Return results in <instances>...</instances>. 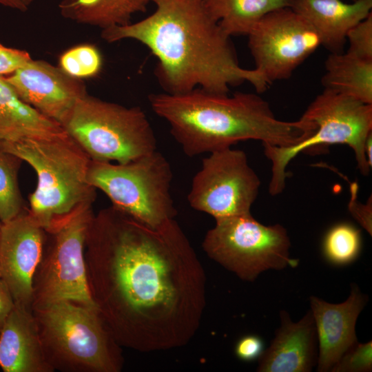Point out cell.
<instances>
[{
    "mask_svg": "<svg viewBox=\"0 0 372 372\" xmlns=\"http://www.w3.org/2000/svg\"><path fill=\"white\" fill-rule=\"evenodd\" d=\"M84 254L92 300L121 347L165 351L194 336L205 274L174 218L153 227L111 205L94 214Z\"/></svg>",
    "mask_w": 372,
    "mask_h": 372,
    "instance_id": "obj_1",
    "label": "cell"
},
{
    "mask_svg": "<svg viewBox=\"0 0 372 372\" xmlns=\"http://www.w3.org/2000/svg\"><path fill=\"white\" fill-rule=\"evenodd\" d=\"M156 6L146 18L101 31L108 43L132 39L158 60L155 75L165 92L196 87L228 94L230 87L249 83L258 93L270 84L255 68L238 63L230 37L208 14L203 0H149Z\"/></svg>",
    "mask_w": 372,
    "mask_h": 372,
    "instance_id": "obj_2",
    "label": "cell"
},
{
    "mask_svg": "<svg viewBox=\"0 0 372 372\" xmlns=\"http://www.w3.org/2000/svg\"><path fill=\"white\" fill-rule=\"evenodd\" d=\"M148 99L152 110L167 122L170 133L189 157L250 139L291 146L315 130L303 116L295 121L278 119L269 103L252 93L229 96L196 87L181 94H152Z\"/></svg>",
    "mask_w": 372,
    "mask_h": 372,
    "instance_id": "obj_3",
    "label": "cell"
},
{
    "mask_svg": "<svg viewBox=\"0 0 372 372\" xmlns=\"http://www.w3.org/2000/svg\"><path fill=\"white\" fill-rule=\"evenodd\" d=\"M0 151L15 155L36 172L28 209L44 229L79 206L94 203L96 189L87 180L91 159L67 132L4 144Z\"/></svg>",
    "mask_w": 372,
    "mask_h": 372,
    "instance_id": "obj_4",
    "label": "cell"
},
{
    "mask_svg": "<svg viewBox=\"0 0 372 372\" xmlns=\"http://www.w3.org/2000/svg\"><path fill=\"white\" fill-rule=\"evenodd\" d=\"M32 312L45 360L53 372L121 370V347L96 309L61 301Z\"/></svg>",
    "mask_w": 372,
    "mask_h": 372,
    "instance_id": "obj_5",
    "label": "cell"
},
{
    "mask_svg": "<svg viewBox=\"0 0 372 372\" xmlns=\"http://www.w3.org/2000/svg\"><path fill=\"white\" fill-rule=\"evenodd\" d=\"M91 161L125 163L156 150V138L144 111L88 93L63 125Z\"/></svg>",
    "mask_w": 372,
    "mask_h": 372,
    "instance_id": "obj_6",
    "label": "cell"
},
{
    "mask_svg": "<svg viewBox=\"0 0 372 372\" xmlns=\"http://www.w3.org/2000/svg\"><path fill=\"white\" fill-rule=\"evenodd\" d=\"M302 116L316 127L313 134L299 142L278 147L262 144L265 155L271 162L269 192H282L289 176L286 168L301 152L333 144H345L354 152L358 168L364 176L369 173L365 153L366 141L372 133V104L324 89L309 104Z\"/></svg>",
    "mask_w": 372,
    "mask_h": 372,
    "instance_id": "obj_7",
    "label": "cell"
},
{
    "mask_svg": "<svg viewBox=\"0 0 372 372\" xmlns=\"http://www.w3.org/2000/svg\"><path fill=\"white\" fill-rule=\"evenodd\" d=\"M92 205L79 206L45 229L43 254L32 280V311L61 301L96 309L84 254L87 233L94 216Z\"/></svg>",
    "mask_w": 372,
    "mask_h": 372,
    "instance_id": "obj_8",
    "label": "cell"
},
{
    "mask_svg": "<svg viewBox=\"0 0 372 372\" xmlns=\"http://www.w3.org/2000/svg\"><path fill=\"white\" fill-rule=\"evenodd\" d=\"M172 176L169 163L157 150L125 163L91 161L87 173L90 185L112 207L153 227L177 214L170 193Z\"/></svg>",
    "mask_w": 372,
    "mask_h": 372,
    "instance_id": "obj_9",
    "label": "cell"
},
{
    "mask_svg": "<svg viewBox=\"0 0 372 372\" xmlns=\"http://www.w3.org/2000/svg\"><path fill=\"white\" fill-rule=\"evenodd\" d=\"M203 249L207 255L245 281L263 271L298 265L290 258V240L279 224L265 225L250 214L216 220L207 231Z\"/></svg>",
    "mask_w": 372,
    "mask_h": 372,
    "instance_id": "obj_10",
    "label": "cell"
},
{
    "mask_svg": "<svg viewBox=\"0 0 372 372\" xmlns=\"http://www.w3.org/2000/svg\"><path fill=\"white\" fill-rule=\"evenodd\" d=\"M260 180L244 151L225 148L209 153L192 178L189 205L215 220L250 214Z\"/></svg>",
    "mask_w": 372,
    "mask_h": 372,
    "instance_id": "obj_11",
    "label": "cell"
},
{
    "mask_svg": "<svg viewBox=\"0 0 372 372\" xmlns=\"http://www.w3.org/2000/svg\"><path fill=\"white\" fill-rule=\"evenodd\" d=\"M247 36L255 69L270 85L289 79L322 45L314 28L290 8L265 15Z\"/></svg>",
    "mask_w": 372,
    "mask_h": 372,
    "instance_id": "obj_12",
    "label": "cell"
},
{
    "mask_svg": "<svg viewBox=\"0 0 372 372\" xmlns=\"http://www.w3.org/2000/svg\"><path fill=\"white\" fill-rule=\"evenodd\" d=\"M45 239V229L28 208L2 223L0 277L10 289L14 303L30 310L33 277L42 257Z\"/></svg>",
    "mask_w": 372,
    "mask_h": 372,
    "instance_id": "obj_13",
    "label": "cell"
},
{
    "mask_svg": "<svg viewBox=\"0 0 372 372\" xmlns=\"http://www.w3.org/2000/svg\"><path fill=\"white\" fill-rule=\"evenodd\" d=\"M3 77L23 102L62 126L76 103L87 94L79 79L41 60L32 59Z\"/></svg>",
    "mask_w": 372,
    "mask_h": 372,
    "instance_id": "obj_14",
    "label": "cell"
},
{
    "mask_svg": "<svg viewBox=\"0 0 372 372\" xmlns=\"http://www.w3.org/2000/svg\"><path fill=\"white\" fill-rule=\"evenodd\" d=\"M368 299L355 284L351 285L349 296L341 303L310 297L318 344L317 371H331L344 352L358 342L355 324Z\"/></svg>",
    "mask_w": 372,
    "mask_h": 372,
    "instance_id": "obj_15",
    "label": "cell"
},
{
    "mask_svg": "<svg viewBox=\"0 0 372 372\" xmlns=\"http://www.w3.org/2000/svg\"><path fill=\"white\" fill-rule=\"evenodd\" d=\"M280 326L271 345L258 358L259 372H310L317 365L318 347L311 310L298 322L280 311Z\"/></svg>",
    "mask_w": 372,
    "mask_h": 372,
    "instance_id": "obj_16",
    "label": "cell"
},
{
    "mask_svg": "<svg viewBox=\"0 0 372 372\" xmlns=\"http://www.w3.org/2000/svg\"><path fill=\"white\" fill-rule=\"evenodd\" d=\"M290 8L314 28L330 53H340L348 32L372 13V0H292Z\"/></svg>",
    "mask_w": 372,
    "mask_h": 372,
    "instance_id": "obj_17",
    "label": "cell"
},
{
    "mask_svg": "<svg viewBox=\"0 0 372 372\" xmlns=\"http://www.w3.org/2000/svg\"><path fill=\"white\" fill-rule=\"evenodd\" d=\"M0 367L4 372H53L32 311L17 304L0 333Z\"/></svg>",
    "mask_w": 372,
    "mask_h": 372,
    "instance_id": "obj_18",
    "label": "cell"
},
{
    "mask_svg": "<svg viewBox=\"0 0 372 372\" xmlns=\"http://www.w3.org/2000/svg\"><path fill=\"white\" fill-rule=\"evenodd\" d=\"M66 132L59 123L25 104L0 76V146Z\"/></svg>",
    "mask_w": 372,
    "mask_h": 372,
    "instance_id": "obj_19",
    "label": "cell"
},
{
    "mask_svg": "<svg viewBox=\"0 0 372 372\" xmlns=\"http://www.w3.org/2000/svg\"><path fill=\"white\" fill-rule=\"evenodd\" d=\"M321 79L324 89L372 104V60L348 52L330 53Z\"/></svg>",
    "mask_w": 372,
    "mask_h": 372,
    "instance_id": "obj_20",
    "label": "cell"
},
{
    "mask_svg": "<svg viewBox=\"0 0 372 372\" xmlns=\"http://www.w3.org/2000/svg\"><path fill=\"white\" fill-rule=\"evenodd\" d=\"M149 0H61V15L77 23L102 30L131 23L134 14L145 12Z\"/></svg>",
    "mask_w": 372,
    "mask_h": 372,
    "instance_id": "obj_21",
    "label": "cell"
},
{
    "mask_svg": "<svg viewBox=\"0 0 372 372\" xmlns=\"http://www.w3.org/2000/svg\"><path fill=\"white\" fill-rule=\"evenodd\" d=\"M292 0H203L208 14L229 37L247 35L268 13L290 8Z\"/></svg>",
    "mask_w": 372,
    "mask_h": 372,
    "instance_id": "obj_22",
    "label": "cell"
},
{
    "mask_svg": "<svg viewBox=\"0 0 372 372\" xmlns=\"http://www.w3.org/2000/svg\"><path fill=\"white\" fill-rule=\"evenodd\" d=\"M22 162L15 155L0 151V219L2 223L17 217L27 208L18 182Z\"/></svg>",
    "mask_w": 372,
    "mask_h": 372,
    "instance_id": "obj_23",
    "label": "cell"
},
{
    "mask_svg": "<svg viewBox=\"0 0 372 372\" xmlns=\"http://www.w3.org/2000/svg\"><path fill=\"white\" fill-rule=\"evenodd\" d=\"M361 245L360 231L349 223H342L327 231L323 240L322 251L329 263L343 266L357 259Z\"/></svg>",
    "mask_w": 372,
    "mask_h": 372,
    "instance_id": "obj_24",
    "label": "cell"
},
{
    "mask_svg": "<svg viewBox=\"0 0 372 372\" xmlns=\"http://www.w3.org/2000/svg\"><path fill=\"white\" fill-rule=\"evenodd\" d=\"M59 65L63 71L72 77H91L100 72L102 56L95 46L81 45L65 52L60 57Z\"/></svg>",
    "mask_w": 372,
    "mask_h": 372,
    "instance_id": "obj_25",
    "label": "cell"
},
{
    "mask_svg": "<svg viewBox=\"0 0 372 372\" xmlns=\"http://www.w3.org/2000/svg\"><path fill=\"white\" fill-rule=\"evenodd\" d=\"M372 370V342H356L341 356L331 372H369Z\"/></svg>",
    "mask_w": 372,
    "mask_h": 372,
    "instance_id": "obj_26",
    "label": "cell"
},
{
    "mask_svg": "<svg viewBox=\"0 0 372 372\" xmlns=\"http://www.w3.org/2000/svg\"><path fill=\"white\" fill-rule=\"evenodd\" d=\"M348 52L360 58L372 60V13L353 26L347 34Z\"/></svg>",
    "mask_w": 372,
    "mask_h": 372,
    "instance_id": "obj_27",
    "label": "cell"
},
{
    "mask_svg": "<svg viewBox=\"0 0 372 372\" xmlns=\"http://www.w3.org/2000/svg\"><path fill=\"white\" fill-rule=\"evenodd\" d=\"M31 59L27 51L8 48L0 43V76L12 74Z\"/></svg>",
    "mask_w": 372,
    "mask_h": 372,
    "instance_id": "obj_28",
    "label": "cell"
},
{
    "mask_svg": "<svg viewBox=\"0 0 372 372\" xmlns=\"http://www.w3.org/2000/svg\"><path fill=\"white\" fill-rule=\"evenodd\" d=\"M351 198L348 205L352 216L371 236L372 234V201L370 196L366 204L358 201V185L355 183L351 184Z\"/></svg>",
    "mask_w": 372,
    "mask_h": 372,
    "instance_id": "obj_29",
    "label": "cell"
},
{
    "mask_svg": "<svg viewBox=\"0 0 372 372\" xmlns=\"http://www.w3.org/2000/svg\"><path fill=\"white\" fill-rule=\"evenodd\" d=\"M264 351L261 338L255 335L241 338L237 342L235 352L238 358L244 361L258 359Z\"/></svg>",
    "mask_w": 372,
    "mask_h": 372,
    "instance_id": "obj_30",
    "label": "cell"
},
{
    "mask_svg": "<svg viewBox=\"0 0 372 372\" xmlns=\"http://www.w3.org/2000/svg\"><path fill=\"white\" fill-rule=\"evenodd\" d=\"M14 304L10 289L0 277V333Z\"/></svg>",
    "mask_w": 372,
    "mask_h": 372,
    "instance_id": "obj_31",
    "label": "cell"
},
{
    "mask_svg": "<svg viewBox=\"0 0 372 372\" xmlns=\"http://www.w3.org/2000/svg\"><path fill=\"white\" fill-rule=\"evenodd\" d=\"M0 6L20 12H25L28 10L21 0H0Z\"/></svg>",
    "mask_w": 372,
    "mask_h": 372,
    "instance_id": "obj_32",
    "label": "cell"
},
{
    "mask_svg": "<svg viewBox=\"0 0 372 372\" xmlns=\"http://www.w3.org/2000/svg\"><path fill=\"white\" fill-rule=\"evenodd\" d=\"M371 147H372V133L370 134L369 136H368L366 141V145H365L366 156L367 161L371 167L372 165Z\"/></svg>",
    "mask_w": 372,
    "mask_h": 372,
    "instance_id": "obj_33",
    "label": "cell"
},
{
    "mask_svg": "<svg viewBox=\"0 0 372 372\" xmlns=\"http://www.w3.org/2000/svg\"><path fill=\"white\" fill-rule=\"evenodd\" d=\"M36 0H21V1L28 8Z\"/></svg>",
    "mask_w": 372,
    "mask_h": 372,
    "instance_id": "obj_34",
    "label": "cell"
},
{
    "mask_svg": "<svg viewBox=\"0 0 372 372\" xmlns=\"http://www.w3.org/2000/svg\"><path fill=\"white\" fill-rule=\"evenodd\" d=\"M1 226H2V223H1V220L0 219V233H1Z\"/></svg>",
    "mask_w": 372,
    "mask_h": 372,
    "instance_id": "obj_35",
    "label": "cell"
},
{
    "mask_svg": "<svg viewBox=\"0 0 372 372\" xmlns=\"http://www.w3.org/2000/svg\"><path fill=\"white\" fill-rule=\"evenodd\" d=\"M350 1H355V0H350Z\"/></svg>",
    "mask_w": 372,
    "mask_h": 372,
    "instance_id": "obj_36",
    "label": "cell"
}]
</instances>
